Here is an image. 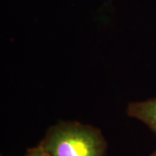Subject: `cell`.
Instances as JSON below:
<instances>
[{
	"label": "cell",
	"instance_id": "1",
	"mask_svg": "<svg viewBox=\"0 0 156 156\" xmlns=\"http://www.w3.org/2000/svg\"><path fill=\"white\" fill-rule=\"evenodd\" d=\"M38 145L50 156H105L108 147L98 128L77 122L51 126Z\"/></svg>",
	"mask_w": 156,
	"mask_h": 156
},
{
	"label": "cell",
	"instance_id": "2",
	"mask_svg": "<svg viewBox=\"0 0 156 156\" xmlns=\"http://www.w3.org/2000/svg\"><path fill=\"white\" fill-rule=\"evenodd\" d=\"M126 114L129 116L143 122L156 134V98L129 103Z\"/></svg>",
	"mask_w": 156,
	"mask_h": 156
},
{
	"label": "cell",
	"instance_id": "3",
	"mask_svg": "<svg viewBox=\"0 0 156 156\" xmlns=\"http://www.w3.org/2000/svg\"><path fill=\"white\" fill-rule=\"evenodd\" d=\"M25 156H50L48 154L38 145L36 147L28 150Z\"/></svg>",
	"mask_w": 156,
	"mask_h": 156
},
{
	"label": "cell",
	"instance_id": "4",
	"mask_svg": "<svg viewBox=\"0 0 156 156\" xmlns=\"http://www.w3.org/2000/svg\"><path fill=\"white\" fill-rule=\"evenodd\" d=\"M150 156H156V151L153 152V153H152L151 155H150Z\"/></svg>",
	"mask_w": 156,
	"mask_h": 156
}]
</instances>
